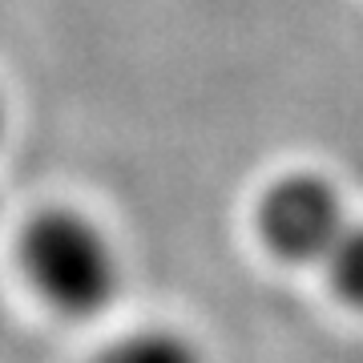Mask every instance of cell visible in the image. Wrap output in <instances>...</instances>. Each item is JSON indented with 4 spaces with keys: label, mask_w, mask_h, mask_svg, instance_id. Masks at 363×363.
Masks as SVG:
<instances>
[{
    "label": "cell",
    "mask_w": 363,
    "mask_h": 363,
    "mask_svg": "<svg viewBox=\"0 0 363 363\" xmlns=\"http://www.w3.org/2000/svg\"><path fill=\"white\" fill-rule=\"evenodd\" d=\"M28 286L65 319H93L121 295V259L105 226L73 206L37 210L21 234Z\"/></svg>",
    "instance_id": "cell-1"
},
{
    "label": "cell",
    "mask_w": 363,
    "mask_h": 363,
    "mask_svg": "<svg viewBox=\"0 0 363 363\" xmlns=\"http://www.w3.org/2000/svg\"><path fill=\"white\" fill-rule=\"evenodd\" d=\"M347 206L323 174H283L262 190L255 226L271 255L283 262H323L347 230Z\"/></svg>",
    "instance_id": "cell-2"
},
{
    "label": "cell",
    "mask_w": 363,
    "mask_h": 363,
    "mask_svg": "<svg viewBox=\"0 0 363 363\" xmlns=\"http://www.w3.org/2000/svg\"><path fill=\"white\" fill-rule=\"evenodd\" d=\"M89 363H202V351H198L194 339H186L182 331L142 327V331H130V335L113 339Z\"/></svg>",
    "instance_id": "cell-3"
},
{
    "label": "cell",
    "mask_w": 363,
    "mask_h": 363,
    "mask_svg": "<svg viewBox=\"0 0 363 363\" xmlns=\"http://www.w3.org/2000/svg\"><path fill=\"white\" fill-rule=\"evenodd\" d=\"M327 283L347 307L363 311V222H347V230L339 234V242L323 259Z\"/></svg>",
    "instance_id": "cell-4"
},
{
    "label": "cell",
    "mask_w": 363,
    "mask_h": 363,
    "mask_svg": "<svg viewBox=\"0 0 363 363\" xmlns=\"http://www.w3.org/2000/svg\"><path fill=\"white\" fill-rule=\"evenodd\" d=\"M0 133H4V101H0Z\"/></svg>",
    "instance_id": "cell-5"
}]
</instances>
